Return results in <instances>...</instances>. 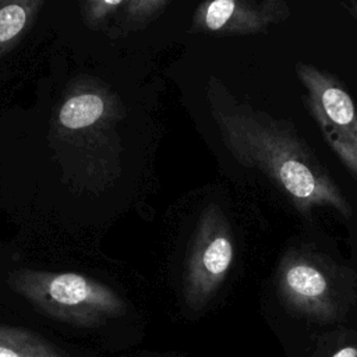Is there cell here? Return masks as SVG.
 <instances>
[{
    "label": "cell",
    "mask_w": 357,
    "mask_h": 357,
    "mask_svg": "<svg viewBox=\"0 0 357 357\" xmlns=\"http://www.w3.org/2000/svg\"><path fill=\"white\" fill-rule=\"evenodd\" d=\"M342 6L346 8V11L357 21V0H349L342 3Z\"/></svg>",
    "instance_id": "12"
},
{
    "label": "cell",
    "mask_w": 357,
    "mask_h": 357,
    "mask_svg": "<svg viewBox=\"0 0 357 357\" xmlns=\"http://www.w3.org/2000/svg\"><path fill=\"white\" fill-rule=\"evenodd\" d=\"M14 286L36 308L71 325L95 326L126 312L119 294L78 273L28 272Z\"/></svg>",
    "instance_id": "3"
},
{
    "label": "cell",
    "mask_w": 357,
    "mask_h": 357,
    "mask_svg": "<svg viewBox=\"0 0 357 357\" xmlns=\"http://www.w3.org/2000/svg\"><path fill=\"white\" fill-rule=\"evenodd\" d=\"M103 110L105 103L100 96L95 93H81L63 105L59 119L63 127L78 130L98 121L102 117Z\"/></svg>",
    "instance_id": "8"
},
{
    "label": "cell",
    "mask_w": 357,
    "mask_h": 357,
    "mask_svg": "<svg viewBox=\"0 0 357 357\" xmlns=\"http://www.w3.org/2000/svg\"><path fill=\"white\" fill-rule=\"evenodd\" d=\"M216 120L233 156L261 173L300 215L310 218L324 208L351 218L347 197L291 121L248 103L219 110Z\"/></svg>",
    "instance_id": "1"
},
{
    "label": "cell",
    "mask_w": 357,
    "mask_h": 357,
    "mask_svg": "<svg viewBox=\"0 0 357 357\" xmlns=\"http://www.w3.org/2000/svg\"><path fill=\"white\" fill-rule=\"evenodd\" d=\"M273 283L283 307L310 321L337 322L357 301V272L312 244L289 245L278 259Z\"/></svg>",
    "instance_id": "2"
},
{
    "label": "cell",
    "mask_w": 357,
    "mask_h": 357,
    "mask_svg": "<svg viewBox=\"0 0 357 357\" xmlns=\"http://www.w3.org/2000/svg\"><path fill=\"white\" fill-rule=\"evenodd\" d=\"M284 0H215L199 6L195 24L220 35H252L282 24L290 17Z\"/></svg>",
    "instance_id": "6"
},
{
    "label": "cell",
    "mask_w": 357,
    "mask_h": 357,
    "mask_svg": "<svg viewBox=\"0 0 357 357\" xmlns=\"http://www.w3.org/2000/svg\"><path fill=\"white\" fill-rule=\"evenodd\" d=\"M0 357H70L46 337L24 328L0 325Z\"/></svg>",
    "instance_id": "7"
},
{
    "label": "cell",
    "mask_w": 357,
    "mask_h": 357,
    "mask_svg": "<svg viewBox=\"0 0 357 357\" xmlns=\"http://www.w3.org/2000/svg\"><path fill=\"white\" fill-rule=\"evenodd\" d=\"M236 257L231 226L223 212L211 206L199 220L190 250L184 296L194 311H199L215 297L226 280Z\"/></svg>",
    "instance_id": "5"
},
{
    "label": "cell",
    "mask_w": 357,
    "mask_h": 357,
    "mask_svg": "<svg viewBox=\"0 0 357 357\" xmlns=\"http://www.w3.org/2000/svg\"><path fill=\"white\" fill-rule=\"evenodd\" d=\"M38 3L11 1L0 6V50L11 43L26 26Z\"/></svg>",
    "instance_id": "9"
},
{
    "label": "cell",
    "mask_w": 357,
    "mask_h": 357,
    "mask_svg": "<svg viewBox=\"0 0 357 357\" xmlns=\"http://www.w3.org/2000/svg\"><path fill=\"white\" fill-rule=\"evenodd\" d=\"M304 105L324 139L357 180V106L342 81L314 64L296 63Z\"/></svg>",
    "instance_id": "4"
},
{
    "label": "cell",
    "mask_w": 357,
    "mask_h": 357,
    "mask_svg": "<svg viewBox=\"0 0 357 357\" xmlns=\"http://www.w3.org/2000/svg\"><path fill=\"white\" fill-rule=\"evenodd\" d=\"M331 357H357V344L344 343L339 349H336Z\"/></svg>",
    "instance_id": "11"
},
{
    "label": "cell",
    "mask_w": 357,
    "mask_h": 357,
    "mask_svg": "<svg viewBox=\"0 0 357 357\" xmlns=\"http://www.w3.org/2000/svg\"><path fill=\"white\" fill-rule=\"evenodd\" d=\"M121 4H123L121 1H92V3L88 4L91 7L89 17L92 20L105 17L110 11L109 8H114V7H119Z\"/></svg>",
    "instance_id": "10"
}]
</instances>
